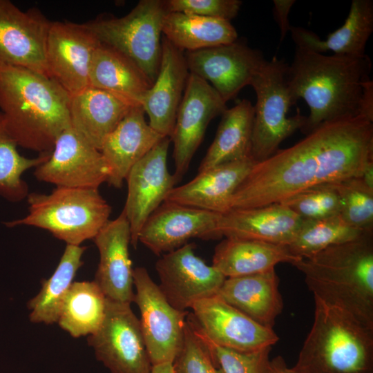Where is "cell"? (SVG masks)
<instances>
[{
    "label": "cell",
    "mask_w": 373,
    "mask_h": 373,
    "mask_svg": "<svg viewBox=\"0 0 373 373\" xmlns=\"http://www.w3.org/2000/svg\"><path fill=\"white\" fill-rule=\"evenodd\" d=\"M303 219L281 202L259 207L232 209L221 214L220 235L287 246Z\"/></svg>",
    "instance_id": "cell-24"
},
{
    "label": "cell",
    "mask_w": 373,
    "mask_h": 373,
    "mask_svg": "<svg viewBox=\"0 0 373 373\" xmlns=\"http://www.w3.org/2000/svg\"><path fill=\"white\" fill-rule=\"evenodd\" d=\"M51 22L36 8L23 11L0 0V68L22 67L48 76L46 46Z\"/></svg>",
    "instance_id": "cell-18"
},
{
    "label": "cell",
    "mask_w": 373,
    "mask_h": 373,
    "mask_svg": "<svg viewBox=\"0 0 373 373\" xmlns=\"http://www.w3.org/2000/svg\"><path fill=\"white\" fill-rule=\"evenodd\" d=\"M187 318L204 336L221 347L241 352L272 347L279 340L272 327L256 322L218 296L195 303Z\"/></svg>",
    "instance_id": "cell-11"
},
{
    "label": "cell",
    "mask_w": 373,
    "mask_h": 373,
    "mask_svg": "<svg viewBox=\"0 0 373 373\" xmlns=\"http://www.w3.org/2000/svg\"><path fill=\"white\" fill-rule=\"evenodd\" d=\"M135 288L133 302L137 305L140 323L152 365L173 363L184 339L188 311L174 308L145 267L133 269Z\"/></svg>",
    "instance_id": "cell-9"
},
{
    "label": "cell",
    "mask_w": 373,
    "mask_h": 373,
    "mask_svg": "<svg viewBox=\"0 0 373 373\" xmlns=\"http://www.w3.org/2000/svg\"><path fill=\"white\" fill-rule=\"evenodd\" d=\"M144 113L141 106H133L102 144L110 186L121 188L132 167L165 137L150 126Z\"/></svg>",
    "instance_id": "cell-22"
},
{
    "label": "cell",
    "mask_w": 373,
    "mask_h": 373,
    "mask_svg": "<svg viewBox=\"0 0 373 373\" xmlns=\"http://www.w3.org/2000/svg\"><path fill=\"white\" fill-rule=\"evenodd\" d=\"M99 251V262L94 281L107 299L133 302V268L129 256L131 231L123 211L109 221L93 238Z\"/></svg>",
    "instance_id": "cell-21"
},
{
    "label": "cell",
    "mask_w": 373,
    "mask_h": 373,
    "mask_svg": "<svg viewBox=\"0 0 373 373\" xmlns=\"http://www.w3.org/2000/svg\"><path fill=\"white\" fill-rule=\"evenodd\" d=\"M303 220L340 215L341 201L336 182L316 185L280 202Z\"/></svg>",
    "instance_id": "cell-37"
},
{
    "label": "cell",
    "mask_w": 373,
    "mask_h": 373,
    "mask_svg": "<svg viewBox=\"0 0 373 373\" xmlns=\"http://www.w3.org/2000/svg\"><path fill=\"white\" fill-rule=\"evenodd\" d=\"M255 163L249 157L200 172L187 183L175 186L165 201L223 214Z\"/></svg>",
    "instance_id": "cell-23"
},
{
    "label": "cell",
    "mask_w": 373,
    "mask_h": 373,
    "mask_svg": "<svg viewBox=\"0 0 373 373\" xmlns=\"http://www.w3.org/2000/svg\"><path fill=\"white\" fill-rule=\"evenodd\" d=\"M173 365L176 373H224L187 318L183 345Z\"/></svg>",
    "instance_id": "cell-39"
},
{
    "label": "cell",
    "mask_w": 373,
    "mask_h": 373,
    "mask_svg": "<svg viewBox=\"0 0 373 373\" xmlns=\"http://www.w3.org/2000/svg\"><path fill=\"white\" fill-rule=\"evenodd\" d=\"M99 44L84 23L52 21L46 46L48 76L70 96L88 88L93 57Z\"/></svg>",
    "instance_id": "cell-15"
},
{
    "label": "cell",
    "mask_w": 373,
    "mask_h": 373,
    "mask_svg": "<svg viewBox=\"0 0 373 373\" xmlns=\"http://www.w3.org/2000/svg\"><path fill=\"white\" fill-rule=\"evenodd\" d=\"M289 32L296 47L323 53L360 57L365 55L366 44L373 32V1L352 0L344 23L321 40L314 32L292 26Z\"/></svg>",
    "instance_id": "cell-27"
},
{
    "label": "cell",
    "mask_w": 373,
    "mask_h": 373,
    "mask_svg": "<svg viewBox=\"0 0 373 373\" xmlns=\"http://www.w3.org/2000/svg\"><path fill=\"white\" fill-rule=\"evenodd\" d=\"M162 33L184 52L228 44L238 39L237 30L229 21L178 12L166 15Z\"/></svg>",
    "instance_id": "cell-31"
},
{
    "label": "cell",
    "mask_w": 373,
    "mask_h": 373,
    "mask_svg": "<svg viewBox=\"0 0 373 373\" xmlns=\"http://www.w3.org/2000/svg\"><path fill=\"white\" fill-rule=\"evenodd\" d=\"M372 61L360 57L325 55L296 47L287 81L295 102L303 99L309 114L306 135L323 123L365 116L373 120Z\"/></svg>",
    "instance_id": "cell-2"
},
{
    "label": "cell",
    "mask_w": 373,
    "mask_h": 373,
    "mask_svg": "<svg viewBox=\"0 0 373 373\" xmlns=\"http://www.w3.org/2000/svg\"><path fill=\"white\" fill-rule=\"evenodd\" d=\"M336 187L344 220L364 231H373V189L360 177L336 182Z\"/></svg>",
    "instance_id": "cell-36"
},
{
    "label": "cell",
    "mask_w": 373,
    "mask_h": 373,
    "mask_svg": "<svg viewBox=\"0 0 373 373\" xmlns=\"http://www.w3.org/2000/svg\"><path fill=\"white\" fill-rule=\"evenodd\" d=\"M90 86L122 97L140 105L152 83L141 68L118 50L100 44L90 69Z\"/></svg>",
    "instance_id": "cell-29"
},
{
    "label": "cell",
    "mask_w": 373,
    "mask_h": 373,
    "mask_svg": "<svg viewBox=\"0 0 373 373\" xmlns=\"http://www.w3.org/2000/svg\"><path fill=\"white\" fill-rule=\"evenodd\" d=\"M294 0H274L273 13L274 19L278 25L280 32V41L282 42L291 26L288 19V15Z\"/></svg>",
    "instance_id": "cell-41"
},
{
    "label": "cell",
    "mask_w": 373,
    "mask_h": 373,
    "mask_svg": "<svg viewBox=\"0 0 373 373\" xmlns=\"http://www.w3.org/2000/svg\"><path fill=\"white\" fill-rule=\"evenodd\" d=\"M168 12L165 1L141 0L124 17L101 15L84 24L100 44L133 61L153 84L159 71L161 35Z\"/></svg>",
    "instance_id": "cell-7"
},
{
    "label": "cell",
    "mask_w": 373,
    "mask_h": 373,
    "mask_svg": "<svg viewBox=\"0 0 373 373\" xmlns=\"http://www.w3.org/2000/svg\"><path fill=\"white\" fill-rule=\"evenodd\" d=\"M195 248L193 243H186L162 255L155 263L160 289L168 302L180 311L216 296L226 278L196 256Z\"/></svg>",
    "instance_id": "cell-13"
},
{
    "label": "cell",
    "mask_w": 373,
    "mask_h": 373,
    "mask_svg": "<svg viewBox=\"0 0 373 373\" xmlns=\"http://www.w3.org/2000/svg\"><path fill=\"white\" fill-rule=\"evenodd\" d=\"M360 178L369 187L373 189V160L367 164Z\"/></svg>",
    "instance_id": "cell-43"
},
{
    "label": "cell",
    "mask_w": 373,
    "mask_h": 373,
    "mask_svg": "<svg viewBox=\"0 0 373 373\" xmlns=\"http://www.w3.org/2000/svg\"><path fill=\"white\" fill-rule=\"evenodd\" d=\"M188 321L224 373H267L272 347L253 352H241L225 348L209 341Z\"/></svg>",
    "instance_id": "cell-38"
},
{
    "label": "cell",
    "mask_w": 373,
    "mask_h": 373,
    "mask_svg": "<svg viewBox=\"0 0 373 373\" xmlns=\"http://www.w3.org/2000/svg\"><path fill=\"white\" fill-rule=\"evenodd\" d=\"M106 303V297L94 280L73 282L57 323L72 337L91 335L104 321Z\"/></svg>",
    "instance_id": "cell-33"
},
{
    "label": "cell",
    "mask_w": 373,
    "mask_h": 373,
    "mask_svg": "<svg viewBox=\"0 0 373 373\" xmlns=\"http://www.w3.org/2000/svg\"><path fill=\"white\" fill-rule=\"evenodd\" d=\"M366 232L349 224L341 215L303 220L296 236L287 247L294 256L306 258L330 246L356 240Z\"/></svg>",
    "instance_id": "cell-34"
},
{
    "label": "cell",
    "mask_w": 373,
    "mask_h": 373,
    "mask_svg": "<svg viewBox=\"0 0 373 373\" xmlns=\"http://www.w3.org/2000/svg\"><path fill=\"white\" fill-rule=\"evenodd\" d=\"M227 108V103L207 82L189 73L171 137L175 166L173 175L177 182L187 171L209 122Z\"/></svg>",
    "instance_id": "cell-16"
},
{
    "label": "cell",
    "mask_w": 373,
    "mask_h": 373,
    "mask_svg": "<svg viewBox=\"0 0 373 373\" xmlns=\"http://www.w3.org/2000/svg\"><path fill=\"white\" fill-rule=\"evenodd\" d=\"M110 173L100 151L70 127L58 136L50 157L35 168L34 175L56 187L99 189Z\"/></svg>",
    "instance_id": "cell-14"
},
{
    "label": "cell",
    "mask_w": 373,
    "mask_h": 373,
    "mask_svg": "<svg viewBox=\"0 0 373 373\" xmlns=\"http://www.w3.org/2000/svg\"><path fill=\"white\" fill-rule=\"evenodd\" d=\"M287 68L284 59L274 57L265 61L251 83L256 95L251 150L255 162L271 157L286 138L305 124L307 117L299 113L287 117L296 103L289 88Z\"/></svg>",
    "instance_id": "cell-8"
},
{
    "label": "cell",
    "mask_w": 373,
    "mask_h": 373,
    "mask_svg": "<svg viewBox=\"0 0 373 373\" xmlns=\"http://www.w3.org/2000/svg\"><path fill=\"white\" fill-rule=\"evenodd\" d=\"M70 95L52 79L28 68H0V111L6 128L23 149L50 153L71 127Z\"/></svg>",
    "instance_id": "cell-3"
},
{
    "label": "cell",
    "mask_w": 373,
    "mask_h": 373,
    "mask_svg": "<svg viewBox=\"0 0 373 373\" xmlns=\"http://www.w3.org/2000/svg\"><path fill=\"white\" fill-rule=\"evenodd\" d=\"M313 294L373 329V231L293 265Z\"/></svg>",
    "instance_id": "cell-4"
},
{
    "label": "cell",
    "mask_w": 373,
    "mask_h": 373,
    "mask_svg": "<svg viewBox=\"0 0 373 373\" xmlns=\"http://www.w3.org/2000/svg\"><path fill=\"white\" fill-rule=\"evenodd\" d=\"M189 73L184 51L163 37L157 76L140 102L149 124L163 137L172 136Z\"/></svg>",
    "instance_id": "cell-20"
},
{
    "label": "cell",
    "mask_w": 373,
    "mask_h": 373,
    "mask_svg": "<svg viewBox=\"0 0 373 373\" xmlns=\"http://www.w3.org/2000/svg\"><path fill=\"white\" fill-rule=\"evenodd\" d=\"M216 136L198 167V173L251 157L254 106L242 99L227 108Z\"/></svg>",
    "instance_id": "cell-30"
},
{
    "label": "cell",
    "mask_w": 373,
    "mask_h": 373,
    "mask_svg": "<svg viewBox=\"0 0 373 373\" xmlns=\"http://www.w3.org/2000/svg\"><path fill=\"white\" fill-rule=\"evenodd\" d=\"M169 12H178L231 21L235 18L242 2L240 0H166Z\"/></svg>",
    "instance_id": "cell-40"
},
{
    "label": "cell",
    "mask_w": 373,
    "mask_h": 373,
    "mask_svg": "<svg viewBox=\"0 0 373 373\" xmlns=\"http://www.w3.org/2000/svg\"><path fill=\"white\" fill-rule=\"evenodd\" d=\"M314 300L313 323L292 368L298 373H373V329Z\"/></svg>",
    "instance_id": "cell-5"
},
{
    "label": "cell",
    "mask_w": 373,
    "mask_h": 373,
    "mask_svg": "<svg viewBox=\"0 0 373 373\" xmlns=\"http://www.w3.org/2000/svg\"><path fill=\"white\" fill-rule=\"evenodd\" d=\"M86 247L66 245L54 273L43 280L39 293L28 303L30 321L35 323H57L66 296L73 283Z\"/></svg>",
    "instance_id": "cell-32"
},
{
    "label": "cell",
    "mask_w": 373,
    "mask_h": 373,
    "mask_svg": "<svg viewBox=\"0 0 373 373\" xmlns=\"http://www.w3.org/2000/svg\"><path fill=\"white\" fill-rule=\"evenodd\" d=\"M98 361L111 373H150L152 364L139 318L131 304L107 299L99 329L88 336Z\"/></svg>",
    "instance_id": "cell-10"
},
{
    "label": "cell",
    "mask_w": 373,
    "mask_h": 373,
    "mask_svg": "<svg viewBox=\"0 0 373 373\" xmlns=\"http://www.w3.org/2000/svg\"><path fill=\"white\" fill-rule=\"evenodd\" d=\"M26 198L28 214L5 225L45 229L70 245L93 240L109 221L112 209L98 189L55 187L48 194L29 193Z\"/></svg>",
    "instance_id": "cell-6"
},
{
    "label": "cell",
    "mask_w": 373,
    "mask_h": 373,
    "mask_svg": "<svg viewBox=\"0 0 373 373\" xmlns=\"http://www.w3.org/2000/svg\"><path fill=\"white\" fill-rule=\"evenodd\" d=\"M373 160V120L365 116L323 123L293 146L256 162L229 210L277 203L307 188L361 177Z\"/></svg>",
    "instance_id": "cell-1"
},
{
    "label": "cell",
    "mask_w": 373,
    "mask_h": 373,
    "mask_svg": "<svg viewBox=\"0 0 373 373\" xmlns=\"http://www.w3.org/2000/svg\"><path fill=\"white\" fill-rule=\"evenodd\" d=\"M15 140L8 133L0 111V196L10 202H19L29 194L22 175L45 162L50 153L29 158L19 154Z\"/></svg>",
    "instance_id": "cell-35"
},
{
    "label": "cell",
    "mask_w": 373,
    "mask_h": 373,
    "mask_svg": "<svg viewBox=\"0 0 373 373\" xmlns=\"http://www.w3.org/2000/svg\"><path fill=\"white\" fill-rule=\"evenodd\" d=\"M267 373H298L292 367L287 366L281 356H277L269 360Z\"/></svg>",
    "instance_id": "cell-42"
},
{
    "label": "cell",
    "mask_w": 373,
    "mask_h": 373,
    "mask_svg": "<svg viewBox=\"0 0 373 373\" xmlns=\"http://www.w3.org/2000/svg\"><path fill=\"white\" fill-rule=\"evenodd\" d=\"M279 282L275 269L226 278L216 296L259 324L273 328L283 309Z\"/></svg>",
    "instance_id": "cell-25"
},
{
    "label": "cell",
    "mask_w": 373,
    "mask_h": 373,
    "mask_svg": "<svg viewBox=\"0 0 373 373\" xmlns=\"http://www.w3.org/2000/svg\"><path fill=\"white\" fill-rule=\"evenodd\" d=\"M285 245L256 240L226 238L216 245L212 266L225 278L262 273L282 262L298 261Z\"/></svg>",
    "instance_id": "cell-28"
},
{
    "label": "cell",
    "mask_w": 373,
    "mask_h": 373,
    "mask_svg": "<svg viewBox=\"0 0 373 373\" xmlns=\"http://www.w3.org/2000/svg\"><path fill=\"white\" fill-rule=\"evenodd\" d=\"M170 142V137H164L132 167L126 178L128 191L122 211L129 223L131 245L134 248L146 219L178 183L167 166Z\"/></svg>",
    "instance_id": "cell-17"
},
{
    "label": "cell",
    "mask_w": 373,
    "mask_h": 373,
    "mask_svg": "<svg viewBox=\"0 0 373 373\" xmlns=\"http://www.w3.org/2000/svg\"><path fill=\"white\" fill-rule=\"evenodd\" d=\"M189 73L207 82L227 103L251 83L267 61L243 39L186 52Z\"/></svg>",
    "instance_id": "cell-12"
},
{
    "label": "cell",
    "mask_w": 373,
    "mask_h": 373,
    "mask_svg": "<svg viewBox=\"0 0 373 373\" xmlns=\"http://www.w3.org/2000/svg\"><path fill=\"white\" fill-rule=\"evenodd\" d=\"M220 216L164 201L145 221L138 241L154 254L160 256L181 247L191 238H219Z\"/></svg>",
    "instance_id": "cell-19"
},
{
    "label": "cell",
    "mask_w": 373,
    "mask_h": 373,
    "mask_svg": "<svg viewBox=\"0 0 373 373\" xmlns=\"http://www.w3.org/2000/svg\"><path fill=\"white\" fill-rule=\"evenodd\" d=\"M134 106L117 95L88 86L70 96L71 127L100 151L106 137Z\"/></svg>",
    "instance_id": "cell-26"
},
{
    "label": "cell",
    "mask_w": 373,
    "mask_h": 373,
    "mask_svg": "<svg viewBox=\"0 0 373 373\" xmlns=\"http://www.w3.org/2000/svg\"><path fill=\"white\" fill-rule=\"evenodd\" d=\"M150 373H176L173 363H166L153 365Z\"/></svg>",
    "instance_id": "cell-44"
}]
</instances>
